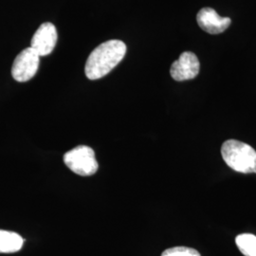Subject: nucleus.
Listing matches in <instances>:
<instances>
[{
    "instance_id": "f257e3e1",
    "label": "nucleus",
    "mask_w": 256,
    "mask_h": 256,
    "mask_svg": "<svg viewBox=\"0 0 256 256\" xmlns=\"http://www.w3.org/2000/svg\"><path fill=\"white\" fill-rule=\"evenodd\" d=\"M126 54V45L120 40H110L97 46L88 56L84 72L90 80H98L110 74Z\"/></svg>"
},
{
    "instance_id": "f03ea898",
    "label": "nucleus",
    "mask_w": 256,
    "mask_h": 256,
    "mask_svg": "<svg viewBox=\"0 0 256 256\" xmlns=\"http://www.w3.org/2000/svg\"><path fill=\"white\" fill-rule=\"evenodd\" d=\"M221 155L232 170L243 174L256 173V151L247 144L229 140L221 147Z\"/></svg>"
},
{
    "instance_id": "7ed1b4c3",
    "label": "nucleus",
    "mask_w": 256,
    "mask_h": 256,
    "mask_svg": "<svg viewBox=\"0 0 256 256\" xmlns=\"http://www.w3.org/2000/svg\"><path fill=\"white\" fill-rule=\"evenodd\" d=\"M64 162L74 173L82 176L95 174L99 168L95 152L86 146H79L66 152Z\"/></svg>"
},
{
    "instance_id": "20e7f679",
    "label": "nucleus",
    "mask_w": 256,
    "mask_h": 256,
    "mask_svg": "<svg viewBox=\"0 0 256 256\" xmlns=\"http://www.w3.org/2000/svg\"><path fill=\"white\" fill-rule=\"evenodd\" d=\"M40 63V56L30 46L19 54L12 68V75L20 82L30 81L36 74Z\"/></svg>"
},
{
    "instance_id": "39448f33",
    "label": "nucleus",
    "mask_w": 256,
    "mask_h": 256,
    "mask_svg": "<svg viewBox=\"0 0 256 256\" xmlns=\"http://www.w3.org/2000/svg\"><path fill=\"white\" fill-rule=\"evenodd\" d=\"M200 68V64L196 55L191 52H185L171 66L170 74L176 81L182 82L196 78Z\"/></svg>"
},
{
    "instance_id": "423d86ee",
    "label": "nucleus",
    "mask_w": 256,
    "mask_h": 256,
    "mask_svg": "<svg viewBox=\"0 0 256 256\" xmlns=\"http://www.w3.org/2000/svg\"><path fill=\"white\" fill-rule=\"evenodd\" d=\"M57 43V30L52 23L46 22L38 28L34 34L30 48L36 52L38 55L46 56L50 54Z\"/></svg>"
},
{
    "instance_id": "0eeeda50",
    "label": "nucleus",
    "mask_w": 256,
    "mask_h": 256,
    "mask_svg": "<svg viewBox=\"0 0 256 256\" xmlns=\"http://www.w3.org/2000/svg\"><path fill=\"white\" fill-rule=\"evenodd\" d=\"M196 20L203 30L210 34H218L229 28L232 20L229 18H221L212 8H203L196 16Z\"/></svg>"
},
{
    "instance_id": "6e6552de",
    "label": "nucleus",
    "mask_w": 256,
    "mask_h": 256,
    "mask_svg": "<svg viewBox=\"0 0 256 256\" xmlns=\"http://www.w3.org/2000/svg\"><path fill=\"white\" fill-rule=\"evenodd\" d=\"M24 239L18 234L0 230V254H12L21 250Z\"/></svg>"
},
{
    "instance_id": "1a4fd4ad",
    "label": "nucleus",
    "mask_w": 256,
    "mask_h": 256,
    "mask_svg": "<svg viewBox=\"0 0 256 256\" xmlns=\"http://www.w3.org/2000/svg\"><path fill=\"white\" fill-rule=\"evenodd\" d=\"M239 250L245 256H256V236L250 234H239L236 238Z\"/></svg>"
},
{
    "instance_id": "9d476101",
    "label": "nucleus",
    "mask_w": 256,
    "mask_h": 256,
    "mask_svg": "<svg viewBox=\"0 0 256 256\" xmlns=\"http://www.w3.org/2000/svg\"><path fill=\"white\" fill-rule=\"evenodd\" d=\"M162 256H202L200 254L191 248L174 247L168 248L162 252Z\"/></svg>"
}]
</instances>
